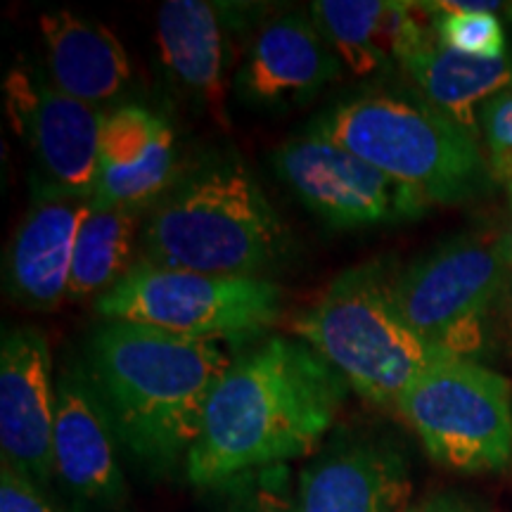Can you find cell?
<instances>
[{"label": "cell", "instance_id": "obj_1", "mask_svg": "<svg viewBox=\"0 0 512 512\" xmlns=\"http://www.w3.org/2000/svg\"><path fill=\"white\" fill-rule=\"evenodd\" d=\"M347 392V380L304 339L268 337L216 384L185 475L214 489L309 456Z\"/></svg>", "mask_w": 512, "mask_h": 512}, {"label": "cell", "instance_id": "obj_2", "mask_svg": "<svg viewBox=\"0 0 512 512\" xmlns=\"http://www.w3.org/2000/svg\"><path fill=\"white\" fill-rule=\"evenodd\" d=\"M230 366L221 344L136 323H105L88 349V380L119 441L155 472L188 463L207 403Z\"/></svg>", "mask_w": 512, "mask_h": 512}, {"label": "cell", "instance_id": "obj_3", "mask_svg": "<svg viewBox=\"0 0 512 512\" xmlns=\"http://www.w3.org/2000/svg\"><path fill=\"white\" fill-rule=\"evenodd\" d=\"M290 235L238 155L197 164L147 211L138 259L219 278H266Z\"/></svg>", "mask_w": 512, "mask_h": 512}, {"label": "cell", "instance_id": "obj_4", "mask_svg": "<svg viewBox=\"0 0 512 512\" xmlns=\"http://www.w3.org/2000/svg\"><path fill=\"white\" fill-rule=\"evenodd\" d=\"M311 131L418 192L430 207L470 202L494 183L479 138L415 95H356L316 119Z\"/></svg>", "mask_w": 512, "mask_h": 512}, {"label": "cell", "instance_id": "obj_5", "mask_svg": "<svg viewBox=\"0 0 512 512\" xmlns=\"http://www.w3.org/2000/svg\"><path fill=\"white\" fill-rule=\"evenodd\" d=\"M294 332L347 380L351 392L377 406H396L415 377L451 356L403 318L394 278L380 264L344 271L294 320Z\"/></svg>", "mask_w": 512, "mask_h": 512}, {"label": "cell", "instance_id": "obj_6", "mask_svg": "<svg viewBox=\"0 0 512 512\" xmlns=\"http://www.w3.org/2000/svg\"><path fill=\"white\" fill-rule=\"evenodd\" d=\"M105 323H136L214 344H245L273 328L283 290L271 278H219L138 259L110 292L95 299Z\"/></svg>", "mask_w": 512, "mask_h": 512}, {"label": "cell", "instance_id": "obj_7", "mask_svg": "<svg viewBox=\"0 0 512 512\" xmlns=\"http://www.w3.org/2000/svg\"><path fill=\"white\" fill-rule=\"evenodd\" d=\"M394 408L448 470L489 475L512 463V384L482 361L446 356L415 377Z\"/></svg>", "mask_w": 512, "mask_h": 512}, {"label": "cell", "instance_id": "obj_8", "mask_svg": "<svg viewBox=\"0 0 512 512\" xmlns=\"http://www.w3.org/2000/svg\"><path fill=\"white\" fill-rule=\"evenodd\" d=\"M508 275L498 235H460L396 275V304L444 354L479 361L494 347V313Z\"/></svg>", "mask_w": 512, "mask_h": 512}, {"label": "cell", "instance_id": "obj_9", "mask_svg": "<svg viewBox=\"0 0 512 512\" xmlns=\"http://www.w3.org/2000/svg\"><path fill=\"white\" fill-rule=\"evenodd\" d=\"M271 164L304 207L335 228L389 226L430 209L418 192L316 131L287 140Z\"/></svg>", "mask_w": 512, "mask_h": 512}, {"label": "cell", "instance_id": "obj_10", "mask_svg": "<svg viewBox=\"0 0 512 512\" xmlns=\"http://www.w3.org/2000/svg\"><path fill=\"white\" fill-rule=\"evenodd\" d=\"M12 128L43 174V190L93 197L107 112L62 93L31 67H12L3 83Z\"/></svg>", "mask_w": 512, "mask_h": 512}, {"label": "cell", "instance_id": "obj_11", "mask_svg": "<svg viewBox=\"0 0 512 512\" xmlns=\"http://www.w3.org/2000/svg\"><path fill=\"white\" fill-rule=\"evenodd\" d=\"M55 411L48 339L36 328L8 330L0 347V451L3 465L36 486L55 477Z\"/></svg>", "mask_w": 512, "mask_h": 512}, {"label": "cell", "instance_id": "obj_12", "mask_svg": "<svg viewBox=\"0 0 512 512\" xmlns=\"http://www.w3.org/2000/svg\"><path fill=\"white\" fill-rule=\"evenodd\" d=\"M93 197L41 190L8 249L5 280L17 304L53 311L69 294L74 249Z\"/></svg>", "mask_w": 512, "mask_h": 512}, {"label": "cell", "instance_id": "obj_13", "mask_svg": "<svg viewBox=\"0 0 512 512\" xmlns=\"http://www.w3.org/2000/svg\"><path fill=\"white\" fill-rule=\"evenodd\" d=\"M174 178L176 138L169 121L143 105L107 112L93 204L147 211L176 183Z\"/></svg>", "mask_w": 512, "mask_h": 512}, {"label": "cell", "instance_id": "obj_14", "mask_svg": "<svg viewBox=\"0 0 512 512\" xmlns=\"http://www.w3.org/2000/svg\"><path fill=\"white\" fill-rule=\"evenodd\" d=\"M117 439L88 375H62L57 382L53 460L55 475L72 494L102 508L126 503Z\"/></svg>", "mask_w": 512, "mask_h": 512}, {"label": "cell", "instance_id": "obj_15", "mask_svg": "<svg viewBox=\"0 0 512 512\" xmlns=\"http://www.w3.org/2000/svg\"><path fill=\"white\" fill-rule=\"evenodd\" d=\"M413 482L394 446L354 441L306 467L297 484V512H406Z\"/></svg>", "mask_w": 512, "mask_h": 512}, {"label": "cell", "instance_id": "obj_16", "mask_svg": "<svg viewBox=\"0 0 512 512\" xmlns=\"http://www.w3.org/2000/svg\"><path fill=\"white\" fill-rule=\"evenodd\" d=\"M339 69L342 62L316 22L302 12H287L256 34L235 86L252 105L278 107L309 100L339 79Z\"/></svg>", "mask_w": 512, "mask_h": 512}, {"label": "cell", "instance_id": "obj_17", "mask_svg": "<svg viewBox=\"0 0 512 512\" xmlns=\"http://www.w3.org/2000/svg\"><path fill=\"white\" fill-rule=\"evenodd\" d=\"M228 5L207 0H169L157 10V46L178 86L223 119L230 62Z\"/></svg>", "mask_w": 512, "mask_h": 512}, {"label": "cell", "instance_id": "obj_18", "mask_svg": "<svg viewBox=\"0 0 512 512\" xmlns=\"http://www.w3.org/2000/svg\"><path fill=\"white\" fill-rule=\"evenodd\" d=\"M48 79L72 98L100 107L131 86L133 67L124 43L105 24L57 10L38 19Z\"/></svg>", "mask_w": 512, "mask_h": 512}, {"label": "cell", "instance_id": "obj_19", "mask_svg": "<svg viewBox=\"0 0 512 512\" xmlns=\"http://www.w3.org/2000/svg\"><path fill=\"white\" fill-rule=\"evenodd\" d=\"M422 98L479 138V107L512 86V53L498 60L470 57L441 46L437 38L399 62Z\"/></svg>", "mask_w": 512, "mask_h": 512}, {"label": "cell", "instance_id": "obj_20", "mask_svg": "<svg viewBox=\"0 0 512 512\" xmlns=\"http://www.w3.org/2000/svg\"><path fill=\"white\" fill-rule=\"evenodd\" d=\"M143 211L93 204L81 223L74 249L69 302L102 297L136 266Z\"/></svg>", "mask_w": 512, "mask_h": 512}, {"label": "cell", "instance_id": "obj_21", "mask_svg": "<svg viewBox=\"0 0 512 512\" xmlns=\"http://www.w3.org/2000/svg\"><path fill=\"white\" fill-rule=\"evenodd\" d=\"M387 0H316L311 19L354 76H375L389 67L377 48V31Z\"/></svg>", "mask_w": 512, "mask_h": 512}, {"label": "cell", "instance_id": "obj_22", "mask_svg": "<svg viewBox=\"0 0 512 512\" xmlns=\"http://www.w3.org/2000/svg\"><path fill=\"white\" fill-rule=\"evenodd\" d=\"M422 8L432 15L434 34L441 46L486 60L510 55L501 17L470 8L465 0L422 3Z\"/></svg>", "mask_w": 512, "mask_h": 512}, {"label": "cell", "instance_id": "obj_23", "mask_svg": "<svg viewBox=\"0 0 512 512\" xmlns=\"http://www.w3.org/2000/svg\"><path fill=\"white\" fill-rule=\"evenodd\" d=\"M479 140L484 143L494 181H512V86L479 107Z\"/></svg>", "mask_w": 512, "mask_h": 512}, {"label": "cell", "instance_id": "obj_24", "mask_svg": "<svg viewBox=\"0 0 512 512\" xmlns=\"http://www.w3.org/2000/svg\"><path fill=\"white\" fill-rule=\"evenodd\" d=\"M290 477L283 467L249 472L240 477V491H235L230 512H297V503L290 496Z\"/></svg>", "mask_w": 512, "mask_h": 512}, {"label": "cell", "instance_id": "obj_25", "mask_svg": "<svg viewBox=\"0 0 512 512\" xmlns=\"http://www.w3.org/2000/svg\"><path fill=\"white\" fill-rule=\"evenodd\" d=\"M0 512H55L31 484L8 465L0 470Z\"/></svg>", "mask_w": 512, "mask_h": 512}, {"label": "cell", "instance_id": "obj_26", "mask_svg": "<svg viewBox=\"0 0 512 512\" xmlns=\"http://www.w3.org/2000/svg\"><path fill=\"white\" fill-rule=\"evenodd\" d=\"M406 512H494L489 505L479 501V498L456 494V491H444V494H434L425 501L413 503Z\"/></svg>", "mask_w": 512, "mask_h": 512}, {"label": "cell", "instance_id": "obj_27", "mask_svg": "<svg viewBox=\"0 0 512 512\" xmlns=\"http://www.w3.org/2000/svg\"><path fill=\"white\" fill-rule=\"evenodd\" d=\"M494 344L505 349V354L512 356V271L505 280L501 299L496 304L494 313Z\"/></svg>", "mask_w": 512, "mask_h": 512}, {"label": "cell", "instance_id": "obj_28", "mask_svg": "<svg viewBox=\"0 0 512 512\" xmlns=\"http://www.w3.org/2000/svg\"><path fill=\"white\" fill-rule=\"evenodd\" d=\"M498 247H501L505 266H508L512 271V214H510V219L505 221L501 233H498Z\"/></svg>", "mask_w": 512, "mask_h": 512}, {"label": "cell", "instance_id": "obj_29", "mask_svg": "<svg viewBox=\"0 0 512 512\" xmlns=\"http://www.w3.org/2000/svg\"><path fill=\"white\" fill-rule=\"evenodd\" d=\"M505 190H508V197H510V204H512V181L505 185Z\"/></svg>", "mask_w": 512, "mask_h": 512}]
</instances>
